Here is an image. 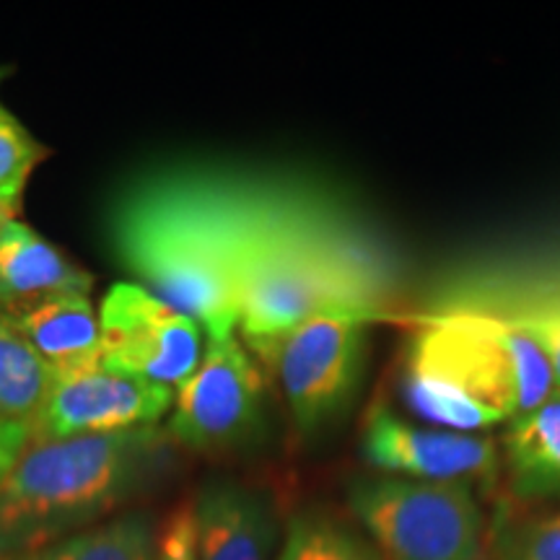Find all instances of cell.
<instances>
[{
  "label": "cell",
  "instance_id": "6da1fadb",
  "mask_svg": "<svg viewBox=\"0 0 560 560\" xmlns=\"http://www.w3.org/2000/svg\"><path fill=\"white\" fill-rule=\"evenodd\" d=\"M226 265L236 330L252 348L319 314L374 317L376 283L346 236L310 202L229 179L164 172Z\"/></svg>",
  "mask_w": 560,
  "mask_h": 560
},
{
  "label": "cell",
  "instance_id": "7a4b0ae2",
  "mask_svg": "<svg viewBox=\"0 0 560 560\" xmlns=\"http://www.w3.org/2000/svg\"><path fill=\"white\" fill-rule=\"evenodd\" d=\"M556 395L548 359L514 322L457 312L412 335L402 400L412 416L454 433L486 431Z\"/></svg>",
  "mask_w": 560,
  "mask_h": 560
},
{
  "label": "cell",
  "instance_id": "3957f363",
  "mask_svg": "<svg viewBox=\"0 0 560 560\" xmlns=\"http://www.w3.org/2000/svg\"><path fill=\"white\" fill-rule=\"evenodd\" d=\"M166 431L138 429L30 444L0 488V560L94 527L170 467Z\"/></svg>",
  "mask_w": 560,
  "mask_h": 560
},
{
  "label": "cell",
  "instance_id": "277c9868",
  "mask_svg": "<svg viewBox=\"0 0 560 560\" xmlns=\"http://www.w3.org/2000/svg\"><path fill=\"white\" fill-rule=\"evenodd\" d=\"M112 234L145 289L198 322L208 340L236 332L240 310L226 265L164 174H153L125 195Z\"/></svg>",
  "mask_w": 560,
  "mask_h": 560
},
{
  "label": "cell",
  "instance_id": "5b68a950",
  "mask_svg": "<svg viewBox=\"0 0 560 560\" xmlns=\"http://www.w3.org/2000/svg\"><path fill=\"white\" fill-rule=\"evenodd\" d=\"M348 506L384 560L486 558V514L470 482L361 478L348 486Z\"/></svg>",
  "mask_w": 560,
  "mask_h": 560
},
{
  "label": "cell",
  "instance_id": "8992f818",
  "mask_svg": "<svg viewBox=\"0 0 560 560\" xmlns=\"http://www.w3.org/2000/svg\"><path fill=\"white\" fill-rule=\"evenodd\" d=\"M262 374L234 335L208 340L200 366L174 392L166 436L210 454L240 452L265 425Z\"/></svg>",
  "mask_w": 560,
  "mask_h": 560
},
{
  "label": "cell",
  "instance_id": "52a82bcc",
  "mask_svg": "<svg viewBox=\"0 0 560 560\" xmlns=\"http://www.w3.org/2000/svg\"><path fill=\"white\" fill-rule=\"evenodd\" d=\"M369 319L363 314H319L255 348L276 366L293 423L306 436L338 418L353 395Z\"/></svg>",
  "mask_w": 560,
  "mask_h": 560
},
{
  "label": "cell",
  "instance_id": "ba28073f",
  "mask_svg": "<svg viewBox=\"0 0 560 560\" xmlns=\"http://www.w3.org/2000/svg\"><path fill=\"white\" fill-rule=\"evenodd\" d=\"M102 366L177 392L200 366L202 327L145 285L115 283L100 306Z\"/></svg>",
  "mask_w": 560,
  "mask_h": 560
},
{
  "label": "cell",
  "instance_id": "9c48e42d",
  "mask_svg": "<svg viewBox=\"0 0 560 560\" xmlns=\"http://www.w3.org/2000/svg\"><path fill=\"white\" fill-rule=\"evenodd\" d=\"M174 389L132 380L96 366L55 376V384L32 418V441H66L79 436H107L138 429H156L172 412Z\"/></svg>",
  "mask_w": 560,
  "mask_h": 560
},
{
  "label": "cell",
  "instance_id": "30bf717a",
  "mask_svg": "<svg viewBox=\"0 0 560 560\" xmlns=\"http://www.w3.org/2000/svg\"><path fill=\"white\" fill-rule=\"evenodd\" d=\"M361 454L389 478L425 482L490 480L499 472L495 441L475 433L420 429L387 405H374L363 420Z\"/></svg>",
  "mask_w": 560,
  "mask_h": 560
},
{
  "label": "cell",
  "instance_id": "8fae6325",
  "mask_svg": "<svg viewBox=\"0 0 560 560\" xmlns=\"http://www.w3.org/2000/svg\"><path fill=\"white\" fill-rule=\"evenodd\" d=\"M200 560H270L276 516L268 499L234 480H215L192 499Z\"/></svg>",
  "mask_w": 560,
  "mask_h": 560
},
{
  "label": "cell",
  "instance_id": "7c38bea8",
  "mask_svg": "<svg viewBox=\"0 0 560 560\" xmlns=\"http://www.w3.org/2000/svg\"><path fill=\"white\" fill-rule=\"evenodd\" d=\"M94 278L32 226L11 219L0 229V310L30 312L62 296H89Z\"/></svg>",
  "mask_w": 560,
  "mask_h": 560
},
{
  "label": "cell",
  "instance_id": "4fadbf2b",
  "mask_svg": "<svg viewBox=\"0 0 560 560\" xmlns=\"http://www.w3.org/2000/svg\"><path fill=\"white\" fill-rule=\"evenodd\" d=\"M509 493L522 503L560 501V392L509 420L503 436Z\"/></svg>",
  "mask_w": 560,
  "mask_h": 560
},
{
  "label": "cell",
  "instance_id": "5bb4252c",
  "mask_svg": "<svg viewBox=\"0 0 560 560\" xmlns=\"http://www.w3.org/2000/svg\"><path fill=\"white\" fill-rule=\"evenodd\" d=\"M11 317L55 376L102 366V322L89 296H62Z\"/></svg>",
  "mask_w": 560,
  "mask_h": 560
},
{
  "label": "cell",
  "instance_id": "9a60e30c",
  "mask_svg": "<svg viewBox=\"0 0 560 560\" xmlns=\"http://www.w3.org/2000/svg\"><path fill=\"white\" fill-rule=\"evenodd\" d=\"M156 520L149 511H128L9 560H153Z\"/></svg>",
  "mask_w": 560,
  "mask_h": 560
},
{
  "label": "cell",
  "instance_id": "2e32d148",
  "mask_svg": "<svg viewBox=\"0 0 560 560\" xmlns=\"http://www.w3.org/2000/svg\"><path fill=\"white\" fill-rule=\"evenodd\" d=\"M52 384L50 363L21 332L16 319L0 310V418L32 423Z\"/></svg>",
  "mask_w": 560,
  "mask_h": 560
},
{
  "label": "cell",
  "instance_id": "e0dca14e",
  "mask_svg": "<svg viewBox=\"0 0 560 560\" xmlns=\"http://www.w3.org/2000/svg\"><path fill=\"white\" fill-rule=\"evenodd\" d=\"M276 560H384V556L340 520L306 509L291 516Z\"/></svg>",
  "mask_w": 560,
  "mask_h": 560
},
{
  "label": "cell",
  "instance_id": "ac0fdd59",
  "mask_svg": "<svg viewBox=\"0 0 560 560\" xmlns=\"http://www.w3.org/2000/svg\"><path fill=\"white\" fill-rule=\"evenodd\" d=\"M45 159V149L34 140L9 109L0 107V206L19 213L26 182L34 166Z\"/></svg>",
  "mask_w": 560,
  "mask_h": 560
},
{
  "label": "cell",
  "instance_id": "d6986e66",
  "mask_svg": "<svg viewBox=\"0 0 560 560\" xmlns=\"http://www.w3.org/2000/svg\"><path fill=\"white\" fill-rule=\"evenodd\" d=\"M490 560H560V511L503 520L490 535Z\"/></svg>",
  "mask_w": 560,
  "mask_h": 560
},
{
  "label": "cell",
  "instance_id": "ffe728a7",
  "mask_svg": "<svg viewBox=\"0 0 560 560\" xmlns=\"http://www.w3.org/2000/svg\"><path fill=\"white\" fill-rule=\"evenodd\" d=\"M153 560H200L198 535H195L192 499L179 501L159 527L156 556Z\"/></svg>",
  "mask_w": 560,
  "mask_h": 560
},
{
  "label": "cell",
  "instance_id": "44dd1931",
  "mask_svg": "<svg viewBox=\"0 0 560 560\" xmlns=\"http://www.w3.org/2000/svg\"><path fill=\"white\" fill-rule=\"evenodd\" d=\"M511 322L537 342L550 363L556 387H560V306H537Z\"/></svg>",
  "mask_w": 560,
  "mask_h": 560
},
{
  "label": "cell",
  "instance_id": "7402d4cb",
  "mask_svg": "<svg viewBox=\"0 0 560 560\" xmlns=\"http://www.w3.org/2000/svg\"><path fill=\"white\" fill-rule=\"evenodd\" d=\"M32 444V423L0 418V488Z\"/></svg>",
  "mask_w": 560,
  "mask_h": 560
},
{
  "label": "cell",
  "instance_id": "603a6c76",
  "mask_svg": "<svg viewBox=\"0 0 560 560\" xmlns=\"http://www.w3.org/2000/svg\"><path fill=\"white\" fill-rule=\"evenodd\" d=\"M11 219H16V215H13L9 208H3V206H0V229H3L5 223H9Z\"/></svg>",
  "mask_w": 560,
  "mask_h": 560
},
{
  "label": "cell",
  "instance_id": "cb8c5ba5",
  "mask_svg": "<svg viewBox=\"0 0 560 560\" xmlns=\"http://www.w3.org/2000/svg\"><path fill=\"white\" fill-rule=\"evenodd\" d=\"M0 81H3V70H0Z\"/></svg>",
  "mask_w": 560,
  "mask_h": 560
}]
</instances>
